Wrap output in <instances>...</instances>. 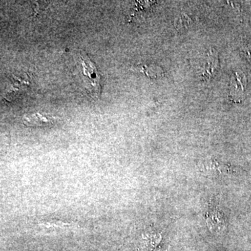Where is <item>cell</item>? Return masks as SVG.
<instances>
[{"label": "cell", "mask_w": 251, "mask_h": 251, "mask_svg": "<svg viewBox=\"0 0 251 251\" xmlns=\"http://www.w3.org/2000/svg\"><path fill=\"white\" fill-rule=\"evenodd\" d=\"M82 63L83 84L92 97L98 98L101 92V76L94 63L84 54L80 55Z\"/></svg>", "instance_id": "1"}, {"label": "cell", "mask_w": 251, "mask_h": 251, "mask_svg": "<svg viewBox=\"0 0 251 251\" xmlns=\"http://www.w3.org/2000/svg\"><path fill=\"white\" fill-rule=\"evenodd\" d=\"M23 122L25 125L29 126L48 125L54 122L53 117H49L45 114L36 113L24 116Z\"/></svg>", "instance_id": "3"}, {"label": "cell", "mask_w": 251, "mask_h": 251, "mask_svg": "<svg viewBox=\"0 0 251 251\" xmlns=\"http://www.w3.org/2000/svg\"><path fill=\"white\" fill-rule=\"evenodd\" d=\"M137 71H141L147 75L151 78H158L164 75L162 69L156 66H147V65H142L140 67H136Z\"/></svg>", "instance_id": "6"}, {"label": "cell", "mask_w": 251, "mask_h": 251, "mask_svg": "<svg viewBox=\"0 0 251 251\" xmlns=\"http://www.w3.org/2000/svg\"><path fill=\"white\" fill-rule=\"evenodd\" d=\"M246 83L245 77L244 75L239 74L236 73L235 75L232 77V82H231V94L234 96V94H239L242 93L244 90V84Z\"/></svg>", "instance_id": "5"}, {"label": "cell", "mask_w": 251, "mask_h": 251, "mask_svg": "<svg viewBox=\"0 0 251 251\" xmlns=\"http://www.w3.org/2000/svg\"><path fill=\"white\" fill-rule=\"evenodd\" d=\"M244 52H245L248 60H249V61L251 63V44L246 47L245 49H244Z\"/></svg>", "instance_id": "7"}, {"label": "cell", "mask_w": 251, "mask_h": 251, "mask_svg": "<svg viewBox=\"0 0 251 251\" xmlns=\"http://www.w3.org/2000/svg\"><path fill=\"white\" fill-rule=\"evenodd\" d=\"M211 211H209L207 214V223L208 226L211 229H221L224 228L225 221L223 220V215L221 213L216 209H211Z\"/></svg>", "instance_id": "4"}, {"label": "cell", "mask_w": 251, "mask_h": 251, "mask_svg": "<svg viewBox=\"0 0 251 251\" xmlns=\"http://www.w3.org/2000/svg\"><path fill=\"white\" fill-rule=\"evenodd\" d=\"M219 63H218V56L217 52L213 48H211L208 53V61L204 68L203 78L204 81H208L211 79L213 75L217 71Z\"/></svg>", "instance_id": "2"}]
</instances>
